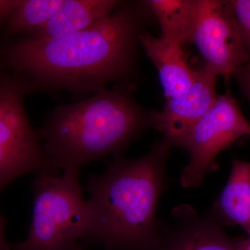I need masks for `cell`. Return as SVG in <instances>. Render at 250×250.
Returning <instances> with one entry per match:
<instances>
[{
    "instance_id": "obj_1",
    "label": "cell",
    "mask_w": 250,
    "mask_h": 250,
    "mask_svg": "<svg viewBox=\"0 0 250 250\" xmlns=\"http://www.w3.org/2000/svg\"><path fill=\"white\" fill-rule=\"evenodd\" d=\"M143 10L123 1L103 22L57 39L22 36L0 45V62L26 94L65 90L75 100L107 89L113 82L129 83L142 32Z\"/></svg>"
},
{
    "instance_id": "obj_2",
    "label": "cell",
    "mask_w": 250,
    "mask_h": 250,
    "mask_svg": "<svg viewBox=\"0 0 250 250\" xmlns=\"http://www.w3.org/2000/svg\"><path fill=\"white\" fill-rule=\"evenodd\" d=\"M170 148L162 141L139 159L116 154L103 174L90 176L85 187L90 199L82 241L105 250H148L157 232L156 209L167 185Z\"/></svg>"
},
{
    "instance_id": "obj_3",
    "label": "cell",
    "mask_w": 250,
    "mask_h": 250,
    "mask_svg": "<svg viewBox=\"0 0 250 250\" xmlns=\"http://www.w3.org/2000/svg\"><path fill=\"white\" fill-rule=\"evenodd\" d=\"M130 83L59 105L45 118L38 136L54 168L80 170L111 154H122L149 125Z\"/></svg>"
},
{
    "instance_id": "obj_4",
    "label": "cell",
    "mask_w": 250,
    "mask_h": 250,
    "mask_svg": "<svg viewBox=\"0 0 250 250\" xmlns=\"http://www.w3.org/2000/svg\"><path fill=\"white\" fill-rule=\"evenodd\" d=\"M80 171L58 170L36 174L32 220L25 241L11 250H71L82 239L88 223L87 200L79 183Z\"/></svg>"
},
{
    "instance_id": "obj_5",
    "label": "cell",
    "mask_w": 250,
    "mask_h": 250,
    "mask_svg": "<svg viewBox=\"0 0 250 250\" xmlns=\"http://www.w3.org/2000/svg\"><path fill=\"white\" fill-rule=\"evenodd\" d=\"M25 90L11 74L0 77V192L24 174L54 168L24 105Z\"/></svg>"
},
{
    "instance_id": "obj_6",
    "label": "cell",
    "mask_w": 250,
    "mask_h": 250,
    "mask_svg": "<svg viewBox=\"0 0 250 250\" xmlns=\"http://www.w3.org/2000/svg\"><path fill=\"white\" fill-rule=\"evenodd\" d=\"M244 136H250V123L236 100L229 92L218 95L181 147L190 152V161L181 174L182 187H199L207 174L218 169L219 153Z\"/></svg>"
},
{
    "instance_id": "obj_7",
    "label": "cell",
    "mask_w": 250,
    "mask_h": 250,
    "mask_svg": "<svg viewBox=\"0 0 250 250\" xmlns=\"http://www.w3.org/2000/svg\"><path fill=\"white\" fill-rule=\"evenodd\" d=\"M214 75L228 77L249 60L230 1L194 0L190 40Z\"/></svg>"
},
{
    "instance_id": "obj_8",
    "label": "cell",
    "mask_w": 250,
    "mask_h": 250,
    "mask_svg": "<svg viewBox=\"0 0 250 250\" xmlns=\"http://www.w3.org/2000/svg\"><path fill=\"white\" fill-rule=\"evenodd\" d=\"M172 222L158 221L155 238L147 250H237L235 240L208 212L200 215L191 206L172 210Z\"/></svg>"
},
{
    "instance_id": "obj_9",
    "label": "cell",
    "mask_w": 250,
    "mask_h": 250,
    "mask_svg": "<svg viewBox=\"0 0 250 250\" xmlns=\"http://www.w3.org/2000/svg\"><path fill=\"white\" fill-rule=\"evenodd\" d=\"M215 79L205 67L197 70L190 90L166 100L161 111L149 114V125L162 133L164 141L171 147H182L189 131L214 103Z\"/></svg>"
},
{
    "instance_id": "obj_10",
    "label": "cell",
    "mask_w": 250,
    "mask_h": 250,
    "mask_svg": "<svg viewBox=\"0 0 250 250\" xmlns=\"http://www.w3.org/2000/svg\"><path fill=\"white\" fill-rule=\"evenodd\" d=\"M139 40L157 68L166 100L190 90L197 71L188 63L182 45L163 36L155 38L144 31L140 34Z\"/></svg>"
},
{
    "instance_id": "obj_11",
    "label": "cell",
    "mask_w": 250,
    "mask_h": 250,
    "mask_svg": "<svg viewBox=\"0 0 250 250\" xmlns=\"http://www.w3.org/2000/svg\"><path fill=\"white\" fill-rule=\"evenodd\" d=\"M123 2L118 0H62L45 24L25 36L57 39L86 30L109 17Z\"/></svg>"
},
{
    "instance_id": "obj_12",
    "label": "cell",
    "mask_w": 250,
    "mask_h": 250,
    "mask_svg": "<svg viewBox=\"0 0 250 250\" xmlns=\"http://www.w3.org/2000/svg\"><path fill=\"white\" fill-rule=\"evenodd\" d=\"M210 213L223 226L239 225L250 236V162L235 159Z\"/></svg>"
},
{
    "instance_id": "obj_13",
    "label": "cell",
    "mask_w": 250,
    "mask_h": 250,
    "mask_svg": "<svg viewBox=\"0 0 250 250\" xmlns=\"http://www.w3.org/2000/svg\"><path fill=\"white\" fill-rule=\"evenodd\" d=\"M144 4L157 19L163 37L181 45L190 40L194 0H147Z\"/></svg>"
},
{
    "instance_id": "obj_14",
    "label": "cell",
    "mask_w": 250,
    "mask_h": 250,
    "mask_svg": "<svg viewBox=\"0 0 250 250\" xmlns=\"http://www.w3.org/2000/svg\"><path fill=\"white\" fill-rule=\"evenodd\" d=\"M62 0H19L4 24L2 38L9 41L27 36L45 24L55 14Z\"/></svg>"
},
{
    "instance_id": "obj_15",
    "label": "cell",
    "mask_w": 250,
    "mask_h": 250,
    "mask_svg": "<svg viewBox=\"0 0 250 250\" xmlns=\"http://www.w3.org/2000/svg\"><path fill=\"white\" fill-rule=\"evenodd\" d=\"M243 46L250 59V0H231Z\"/></svg>"
},
{
    "instance_id": "obj_16",
    "label": "cell",
    "mask_w": 250,
    "mask_h": 250,
    "mask_svg": "<svg viewBox=\"0 0 250 250\" xmlns=\"http://www.w3.org/2000/svg\"><path fill=\"white\" fill-rule=\"evenodd\" d=\"M232 75L250 103V59L238 67Z\"/></svg>"
},
{
    "instance_id": "obj_17",
    "label": "cell",
    "mask_w": 250,
    "mask_h": 250,
    "mask_svg": "<svg viewBox=\"0 0 250 250\" xmlns=\"http://www.w3.org/2000/svg\"><path fill=\"white\" fill-rule=\"evenodd\" d=\"M18 3L19 0H0V26H4Z\"/></svg>"
},
{
    "instance_id": "obj_18",
    "label": "cell",
    "mask_w": 250,
    "mask_h": 250,
    "mask_svg": "<svg viewBox=\"0 0 250 250\" xmlns=\"http://www.w3.org/2000/svg\"><path fill=\"white\" fill-rule=\"evenodd\" d=\"M6 225V220L0 215V250H11V245L6 243L4 238V229Z\"/></svg>"
},
{
    "instance_id": "obj_19",
    "label": "cell",
    "mask_w": 250,
    "mask_h": 250,
    "mask_svg": "<svg viewBox=\"0 0 250 250\" xmlns=\"http://www.w3.org/2000/svg\"><path fill=\"white\" fill-rule=\"evenodd\" d=\"M237 250H250V236L244 239L235 240Z\"/></svg>"
},
{
    "instance_id": "obj_20",
    "label": "cell",
    "mask_w": 250,
    "mask_h": 250,
    "mask_svg": "<svg viewBox=\"0 0 250 250\" xmlns=\"http://www.w3.org/2000/svg\"><path fill=\"white\" fill-rule=\"evenodd\" d=\"M71 250H83L78 244L75 245L73 248H72Z\"/></svg>"
},
{
    "instance_id": "obj_21",
    "label": "cell",
    "mask_w": 250,
    "mask_h": 250,
    "mask_svg": "<svg viewBox=\"0 0 250 250\" xmlns=\"http://www.w3.org/2000/svg\"><path fill=\"white\" fill-rule=\"evenodd\" d=\"M4 67L1 65V62H0V77H1V75H3V73L4 72Z\"/></svg>"
}]
</instances>
